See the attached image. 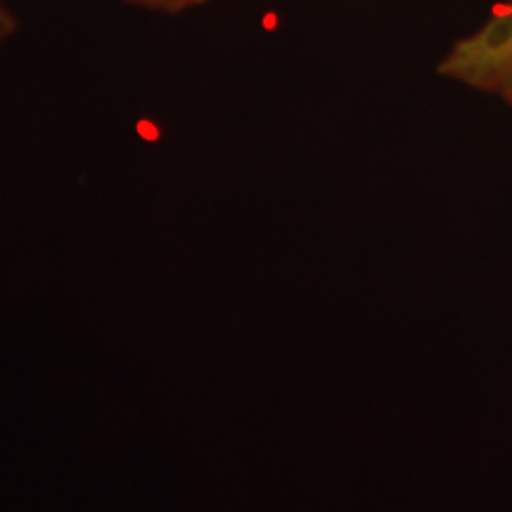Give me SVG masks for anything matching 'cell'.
Returning <instances> with one entry per match:
<instances>
[{
    "mask_svg": "<svg viewBox=\"0 0 512 512\" xmlns=\"http://www.w3.org/2000/svg\"><path fill=\"white\" fill-rule=\"evenodd\" d=\"M15 31H17L15 12H12L8 5L0 0V46H5V43L15 36Z\"/></svg>",
    "mask_w": 512,
    "mask_h": 512,
    "instance_id": "3",
    "label": "cell"
},
{
    "mask_svg": "<svg viewBox=\"0 0 512 512\" xmlns=\"http://www.w3.org/2000/svg\"><path fill=\"white\" fill-rule=\"evenodd\" d=\"M501 95H503V98H505V100H508V102H512V83H508V86H505V88H503V91H501Z\"/></svg>",
    "mask_w": 512,
    "mask_h": 512,
    "instance_id": "4",
    "label": "cell"
},
{
    "mask_svg": "<svg viewBox=\"0 0 512 512\" xmlns=\"http://www.w3.org/2000/svg\"><path fill=\"white\" fill-rule=\"evenodd\" d=\"M128 8H138L147 12H164V15H178V12H188L192 8H200L207 0H119Z\"/></svg>",
    "mask_w": 512,
    "mask_h": 512,
    "instance_id": "2",
    "label": "cell"
},
{
    "mask_svg": "<svg viewBox=\"0 0 512 512\" xmlns=\"http://www.w3.org/2000/svg\"><path fill=\"white\" fill-rule=\"evenodd\" d=\"M439 74L496 93L512 83V0L448 50Z\"/></svg>",
    "mask_w": 512,
    "mask_h": 512,
    "instance_id": "1",
    "label": "cell"
}]
</instances>
